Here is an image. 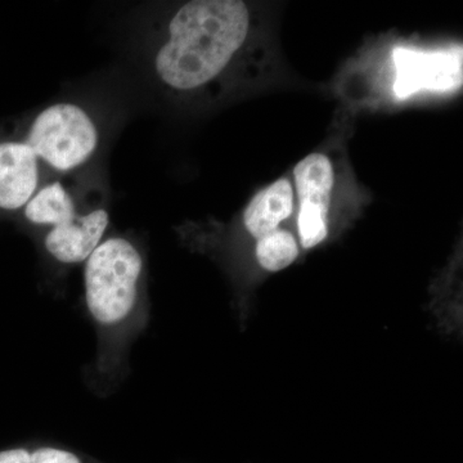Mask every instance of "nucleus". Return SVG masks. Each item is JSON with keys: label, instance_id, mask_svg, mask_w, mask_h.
Returning a JSON list of instances; mask_svg holds the SVG:
<instances>
[{"label": "nucleus", "instance_id": "obj_10", "mask_svg": "<svg viewBox=\"0 0 463 463\" xmlns=\"http://www.w3.org/2000/svg\"><path fill=\"white\" fill-rule=\"evenodd\" d=\"M300 254L294 234L288 230H279L257 240L255 258L258 264L269 273L281 272L297 261Z\"/></svg>", "mask_w": 463, "mask_h": 463}, {"label": "nucleus", "instance_id": "obj_7", "mask_svg": "<svg viewBox=\"0 0 463 463\" xmlns=\"http://www.w3.org/2000/svg\"><path fill=\"white\" fill-rule=\"evenodd\" d=\"M109 224L105 209L76 214L66 223L51 228L44 237V248L60 263H84L102 242Z\"/></svg>", "mask_w": 463, "mask_h": 463}, {"label": "nucleus", "instance_id": "obj_4", "mask_svg": "<svg viewBox=\"0 0 463 463\" xmlns=\"http://www.w3.org/2000/svg\"><path fill=\"white\" fill-rule=\"evenodd\" d=\"M298 201V234L303 249H315L330 233V214L336 188V167L325 152H312L294 167Z\"/></svg>", "mask_w": 463, "mask_h": 463}, {"label": "nucleus", "instance_id": "obj_9", "mask_svg": "<svg viewBox=\"0 0 463 463\" xmlns=\"http://www.w3.org/2000/svg\"><path fill=\"white\" fill-rule=\"evenodd\" d=\"M24 213L30 223L50 228L66 223L78 214L74 199L61 182H52L39 188L24 207Z\"/></svg>", "mask_w": 463, "mask_h": 463}, {"label": "nucleus", "instance_id": "obj_1", "mask_svg": "<svg viewBox=\"0 0 463 463\" xmlns=\"http://www.w3.org/2000/svg\"><path fill=\"white\" fill-rule=\"evenodd\" d=\"M258 14L242 0H192L176 9L155 56L160 83L179 96L223 93L258 47Z\"/></svg>", "mask_w": 463, "mask_h": 463}, {"label": "nucleus", "instance_id": "obj_2", "mask_svg": "<svg viewBox=\"0 0 463 463\" xmlns=\"http://www.w3.org/2000/svg\"><path fill=\"white\" fill-rule=\"evenodd\" d=\"M145 259L124 237L103 240L85 261V304L99 336L97 373L115 376L147 323Z\"/></svg>", "mask_w": 463, "mask_h": 463}, {"label": "nucleus", "instance_id": "obj_6", "mask_svg": "<svg viewBox=\"0 0 463 463\" xmlns=\"http://www.w3.org/2000/svg\"><path fill=\"white\" fill-rule=\"evenodd\" d=\"M41 161L24 139L0 141V209H24L39 190Z\"/></svg>", "mask_w": 463, "mask_h": 463}, {"label": "nucleus", "instance_id": "obj_5", "mask_svg": "<svg viewBox=\"0 0 463 463\" xmlns=\"http://www.w3.org/2000/svg\"><path fill=\"white\" fill-rule=\"evenodd\" d=\"M462 47L446 50L398 45L392 52V93L403 100L423 93H447L462 85Z\"/></svg>", "mask_w": 463, "mask_h": 463}, {"label": "nucleus", "instance_id": "obj_8", "mask_svg": "<svg viewBox=\"0 0 463 463\" xmlns=\"http://www.w3.org/2000/svg\"><path fill=\"white\" fill-rule=\"evenodd\" d=\"M294 185L288 178H279L254 194L243 210L242 223L250 236L261 239L281 228L295 212Z\"/></svg>", "mask_w": 463, "mask_h": 463}, {"label": "nucleus", "instance_id": "obj_3", "mask_svg": "<svg viewBox=\"0 0 463 463\" xmlns=\"http://www.w3.org/2000/svg\"><path fill=\"white\" fill-rule=\"evenodd\" d=\"M24 141L39 161L60 173L78 169L99 146V129L85 109L56 103L33 118Z\"/></svg>", "mask_w": 463, "mask_h": 463}, {"label": "nucleus", "instance_id": "obj_11", "mask_svg": "<svg viewBox=\"0 0 463 463\" xmlns=\"http://www.w3.org/2000/svg\"><path fill=\"white\" fill-rule=\"evenodd\" d=\"M0 463H84L74 452L56 447L11 448L0 450Z\"/></svg>", "mask_w": 463, "mask_h": 463}]
</instances>
